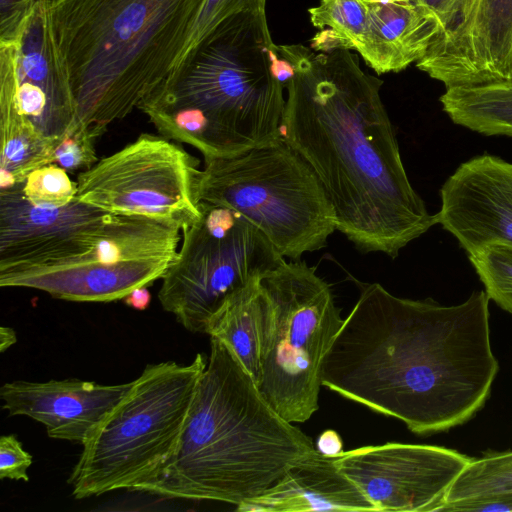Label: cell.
<instances>
[{"instance_id": "cell-1", "label": "cell", "mask_w": 512, "mask_h": 512, "mask_svg": "<svg viewBox=\"0 0 512 512\" xmlns=\"http://www.w3.org/2000/svg\"><path fill=\"white\" fill-rule=\"evenodd\" d=\"M498 369L485 291L445 306L369 283L324 357L321 380L412 433L431 435L481 410Z\"/></svg>"}, {"instance_id": "cell-2", "label": "cell", "mask_w": 512, "mask_h": 512, "mask_svg": "<svg viewBox=\"0 0 512 512\" xmlns=\"http://www.w3.org/2000/svg\"><path fill=\"white\" fill-rule=\"evenodd\" d=\"M292 66L282 138L313 167L334 207L337 230L363 252L391 258L438 224L411 185L382 102L383 81L336 47L317 53L278 45Z\"/></svg>"}, {"instance_id": "cell-3", "label": "cell", "mask_w": 512, "mask_h": 512, "mask_svg": "<svg viewBox=\"0 0 512 512\" xmlns=\"http://www.w3.org/2000/svg\"><path fill=\"white\" fill-rule=\"evenodd\" d=\"M181 228L101 210L77 197L39 208L23 184L0 189V286L31 288L76 302L123 300L161 279Z\"/></svg>"}, {"instance_id": "cell-4", "label": "cell", "mask_w": 512, "mask_h": 512, "mask_svg": "<svg viewBox=\"0 0 512 512\" xmlns=\"http://www.w3.org/2000/svg\"><path fill=\"white\" fill-rule=\"evenodd\" d=\"M315 451L312 439L265 400L233 351L210 337V354L179 442L133 491L238 506Z\"/></svg>"}, {"instance_id": "cell-5", "label": "cell", "mask_w": 512, "mask_h": 512, "mask_svg": "<svg viewBox=\"0 0 512 512\" xmlns=\"http://www.w3.org/2000/svg\"><path fill=\"white\" fill-rule=\"evenodd\" d=\"M285 69L265 12L223 22L138 107L157 131L204 160L228 158L282 138Z\"/></svg>"}, {"instance_id": "cell-6", "label": "cell", "mask_w": 512, "mask_h": 512, "mask_svg": "<svg viewBox=\"0 0 512 512\" xmlns=\"http://www.w3.org/2000/svg\"><path fill=\"white\" fill-rule=\"evenodd\" d=\"M200 0H51L77 119L98 138L169 76Z\"/></svg>"}, {"instance_id": "cell-7", "label": "cell", "mask_w": 512, "mask_h": 512, "mask_svg": "<svg viewBox=\"0 0 512 512\" xmlns=\"http://www.w3.org/2000/svg\"><path fill=\"white\" fill-rule=\"evenodd\" d=\"M207 358L147 365L85 441L68 483L76 499L133 489L175 450Z\"/></svg>"}, {"instance_id": "cell-8", "label": "cell", "mask_w": 512, "mask_h": 512, "mask_svg": "<svg viewBox=\"0 0 512 512\" xmlns=\"http://www.w3.org/2000/svg\"><path fill=\"white\" fill-rule=\"evenodd\" d=\"M204 162L199 201L241 214L282 257L299 260L320 250L337 230L334 207L315 170L283 138Z\"/></svg>"}, {"instance_id": "cell-9", "label": "cell", "mask_w": 512, "mask_h": 512, "mask_svg": "<svg viewBox=\"0 0 512 512\" xmlns=\"http://www.w3.org/2000/svg\"><path fill=\"white\" fill-rule=\"evenodd\" d=\"M260 285L266 317L257 386L281 417L303 423L318 410L323 360L344 319L329 284L304 261L284 260Z\"/></svg>"}, {"instance_id": "cell-10", "label": "cell", "mask_w": 512, "mask_h": 512, "mask_svg": "<svg viewBox=\"0 0 512 512\" xmlns=\"http://www.w3.org/2000/svg\"><path fill=\"white\" fill-rule=\"evenodd\" d=\"M158 292L162 308L188 331L205 333L224 302L285 258L238 212L200 202Z\"/></svg>"}, {"instance_id": "cell-11", "label": "cell", "mask_w": 512, "mask_h": 512, "mask_svg": "<svg viewBox=\"0 0 512 512\" xmlns=\"http://www.w3.org/2000/svg\"><path fill=\"white\" fill-rule=\"evenodd\" d=\"M199 160L175 141L141 134L77 177V198L101 210L178 225L201 214Z\"/></svg>"}, {"instance_id": "cell-12", "label": "cell", "mask_w": 512, "mask_h": 512, "mask_svg": "<svg viewBox=\"0 0 512 512\" xmlns=\"http://www.w3.org/2000/svg\"><path fill=\"white\" fill-rule=\"evenodd\" d=\"M39 0L19 37L0 43V97L56 142L77 123V107L50 12Z\"/></svg>"}, {"instance_id": "cell-13", "label": "cell", "mask_w": 512, "mask_h": 512, "mask_svg": "<svg viewBox=\"0 0 512 512\" xmlns=\"http://www.w3.org/2000/svg\"><path fill=\"white\" fill-rule=\"evenodd\" d=\"M471 459L441 446L389 442L343 452L337 463L376 512H427L438 511Z\"/></svg>"}, {"instance_id": "cell-14", "label": "cell", "mask_w": 512, "mask_h": 512, "mask_svg": "<svg viewBox=\"0 0 512 512\" xmlns=\"http://www.w3.org/2000/svg\"><path fill=\"white\" fill-rule=\"evenodd\" d=\"M416 66L446 89L512 81V0H462Z\"/></svg>"}, {"instance_id": "cell-15", "label": "cell", "mask_w": 512, "mask_h": 512, "mask_svg": "<svg viewBox=\"0 0 512 512\" xmlns=\"http://www.w3.org/2000/svg\"><path fill=\"white\" fill-rule=\"evenodd\" d=\"M438 224L473 254L492 244L512 245V163L483 154L462 164L440 189Z\"/></svg>"}, {"instance_id": "cell-16", "label": "cell", "mask_w": 512, "mask_h": 512, "mask_svg": "<svg viewBox=\"0 0 512 512\" xmlns=\"http://www.w3.org/2000/svg\"><path fill=\"white\" fill-rule=\"evenodd\" d=\"M131 386L79 379L17 380L3 384L0 397L9 416L32 418L44 425L50 438L82 445Z\"/></svg>"}, {"instance_id": "cell-17", "label": "cell", "mask_w": 512, "mask_h": 512, "mask_svg": "<svg viewBox=\"0 0 512 512\" xmlns=\"http://www.w3.org/2000/svg\"><path fill=\"white\" fill-rule=\"evenodd\" d=\"M240 512L373 511V504L339 468L337 458L317 450L292 465L269 489L236 506Z\"/></svg>"}, {"instance_id": "cell-18", "label": "cell", "mask_w": 512, "mask_h": 512, "mask_svg": "<svg viewBox=\"0 0 512 512\" xmlns=\"http://www.w3.org/2000/svg\"><path fill=\"white\" fill-rule=\"evenodd\" d=\"M366 48L363 58L376 73L400 72L417 63L440 28L411 0H363Z\"/></svg>"}, {"instance_id": "cell-19", "label": "cell", "mask_w": 512, "mask_h": 512, "mask_svg": "<svg viewBox=\"0 0 512 512\" xmlns=\"http://www.w3.org/2000/svg\"><path fill=\"white\" fill-rule=\"evenodd\" d=\"M256 278L232 294L210 319L206 334L224 342L250 373L261 377L266 317L265 296Z\"/></svg>"}, {"instance_id": "cell-20", "label": "cell", "mask_w": 512, "mask_h": 512, "mask_svg": "<svg viewBox=\"0 0 512 512\" xmlns=\"http://www.w3.org/2000/svg\"><path fill=\"white\" fill-rule=\"evenodd\" d=\"M438 511H512V451L472 458Z\"/></svg>"}, {"instance_id": "cell-21", "label": "cell", "mask_w": 512, "mask_h": 512, "mask_svg": "<svg viewBox=\"0 0 512 512\" xmlns=\"http://www.w3.org/2000/svg\"><path fill=\"white\" fill-rule=\"evenodd\" d=\"M440 103L459 126L487 136L512 137V81L448 88Z\"/></svg>"}, {"instance_id": "cell-22", "label": "cell", "mask_w": 512, "mask_h": 512, "mask_svg": "<svg viewBox=\"0 0 512 512\" xmlns=\"http://www.w3.org/2000/svg\"><path fill=\"white\" fill-rule=\"evenodd\" d=\"M0 132V189L23 184L32 171L53 163L55 142L4 97H0Z\"/></svg>"}, {"instance_id": "cell-23", "label": "cell", "mask_w": 512, "mask_h": 512, "mask_svg": "<svg viewBox=\"0 0 512 512\" xmlns=\"http://www.w3.org/2000/svg\"><path fill=\"white\" fill-rule=\"evenodd\" d=\"M308 13L312 25L321 30L312 39L315 51L343 47L363 56L367 36L363 0H320Z\"/></svg>"}, {"instance_id": "cell-24", "label": "cell", "mask_w": 512, "mask_h": 512, "mask_svg": "<svg viewBox=\"0 0 512 512\" xmlns=\"http://www.w3.org/2000/svg\"><path fill=\"white\" fill-rule=\"evenodd\" d=\"M266 2L267 0H200L184 45L169 76L179 71L223 22L241 13L265 12Z\"/></svg>"}, {"instance_id": "cell-25", "label": "cell", "mask_w": 512, "mask_h": 512, "mask_svg": "<svg viewBox=\"0 0 512 512\" xmlns=\"http://www.w3.org/2000/svg\"><path fill=\"white\" fill-rule=\"evenodd\" d=\"M489 300L512 314V245L492 244L468 255Z\"/></svg>"}, {"instance_id": "cell-26", "label": "cell", "mask_w": 512, "mask_h": 512, "mask_svg": "<svg viewBox=\"0 0 512 512\" xmlns=\"http://www.w3.org/2000/svg\"><path fill=\"white\" fill-rule=\"evenodd\" d=\"M77 182L65 169L52 163L32 171L23 183L26 200L39 208H60L77 197Z\"/></svg>"}, {"instance_id": "cell-27", "label": "cell", "mask_w": 512, "mask_h": 512, "mask_svg": "<svg viewBox=\"0 0 512 512\" xmlns=\"http://www.w3.org/2000/svg\"><path fill=\"white\" fill-rule=\"evenodd\" d=\"M96 139L88 127L78 122L55 142L53 163L67 172H83L90 169L98 161Z\"/></svg>"}, {"instance_id": "cell-28", "label": "cell", "mask_w": 512, "mask_h": 512, "mask_svg": "<svg viewBox=\"0 0 512 512\" xmlns=\"http://www.w3.org/2000/svg\"><path fill=\"white\" fill-rule=\"evenodd\" d=\"M32 456L23 448L14 434L0 438V479L23 480L27 482L28 468L32 464Z\"/></svg>"}, {"instance_id": "cell-29", "label": "cell", "mask_w": 512, "mask_h": 512, "mask_svg": "<svg viewBox=\"0 0 512 512\" xmlns=\"http://www.w3.org/2000/svg\"><path fill=\"white\" fill-rule=\"evenodd\" d=\"M39 0H0V43L15 41Z\"/></svg>"}, {"instance_id": "cell-30", "label": "cell", "mask_w": 512, "mask_h": 512, "mask_svg": "<svg viewBox=\"0 0 512 512\" xmlns=\"http://www.w3.org/2000/svg\"><path fill=\"white\" fill-rule=\"evenodd\" d=\"M424 14L445 30L459 11L462 0H411Z\"/></svg>"}, {"instance_id": "cell-31", "label": "cell", "mask_w": 512, "mask_h": 512, "mask_svg": "<svg viewBox=\"0 0 512 512\" xmlns=\"http://www.w3.org/2000/svg\"><path fill=\"white\" fill-rule=\"evenodd\" d=\"M315 449L326 457H339L343 451V441L333 429L324 430L316 439Z\"/></svg>"}, {"instance_id": "cell-32", "label": "cell", "mask_w": 512, "mask_h": 512, "mask_svg": "<svg viewBox=\"0 0 512 512\" xmlns=\"http://www.w3.org/2000/svg\"><path fill=\"white\" fill-rule=\"evenodd\" d=\"M123 301L132 308L144 310L151 301V294L147 287H139L130 292Z\"/></svg>"}, {"instance_id": "cell-33", "label": "cell", "mask_w": 512, "mask_h": 512, "mask_svg": "<svg viewBox=\"0 0 512 512\" xmlns=\"http://www.w3.org/2000/svg\"><path fill=\"white\" fill-rule=\"evenodd\" d=\"M17 342L16 332L10 328L2 326L0 328V351L4 352Z\"/></svg>"}]
</instances>
